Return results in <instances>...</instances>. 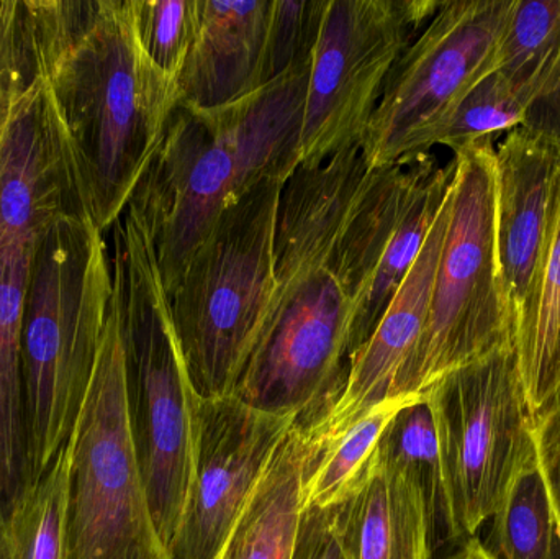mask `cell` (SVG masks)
Wrapping results in <instances>:
<instances>
[{
	"label": "cell",
	"instance_id": "cell-20",
	"mask_svg": "<svg viewBox=\"0 0 560 559\" xmlns=\"http://www.w3.org/2000/svg\"><path fill=\"white\" fill-rule=\"evenodd\" d=\"M515 347L535 417L560 391V193L541 263L516 315Z\"/></svg>",
	"mask_w": 560,
	"mask_h": 559
},
{
	"label": "cell",
	"instance_id": "cell-12",
	"mask_svg": "<svg viewBox=\"0 0 560 559\" xmlns=\"http://www.w3.org/2000/svg\"><path fill=\"white\" fill-rule=\"evenodd\" d=\"M296 422L238 397L200 399L196 462L170 559H217L238 524L280 440Z\"/></svg>",
	"mask_w": 560,
	"mask_h": 559
},
{
	"label": "cell",
	"instance_id": "cell-25",
	"mask_svg": "<svg viewBox=\"0 0 560 559\" xmlns=\"http://www.w3.org/2000/svg\"><path fill=\"white\" fill-rule=\"evenodd\" d=\"M532 107L493 69L480 79L438 131L436 144L456 151L492 140L528 124Z\"/></svg>",
	"mask_w": 560,
	"mask_h": 559
},
{
	"label": "cell",
	"instance_id": "cell-32",
	"mask_svg": "<svg viewBox=\"0 0 560 559\" xmlns=\"http://www.w3.org/2000/svg\"><path fill=\"white\" fill-rule=\"evenodd\" d=\"M443 559H495L490 557L489 551L483 548L482 540L479 537L469 538L460 541L459 547Z\"/></svg>",
	"mask_w": 560,
	"mask_h": 559
},
{
	"label": "cell",
	"instance_id": "cell-22",
	"mask_svg": "<svg viewBox=\"0 0 560 559\" xmlns=\"http://www.w3.org/2000/svg\"><path fill=\"white\" fill-rule=\"evenodd\" d=\"M483 548L495 559H560V528L538 455L513 476Z\"/></svg>",
	"mask_w": 560,
	"mask_h": 559
},
{
	"label": "cell",
	"instance_id": "cell-28",
	"mask_svg": "<svg viewBox=\"0 0 560 559\" xmlns=\"http://www.w3.org/2000/svg\"><path fill=\"white\" fill-rule=\"evenodd\" d=\"M328 0H272L262 85L312 58Z\"/></svg>",
	"mask_w": 560,
	"mask_h": 559
},
{
	"label": "cell",
	"instance_id": "cell-14",
	"mask_svg": "<svg viewBox=\"0 0 560 559\" xmlns=\"http://www.w3.org/2000/svg\"><path fill=\"white\" fill-rule=\"evenodd\" d=\"M451 203L453 183L413 268L382 315L374 334L352 354L338 399L315 426L303 427L316 458L359 420L390 400L395 381L427 325L434 278L450 225Z\"/></svg>",
	"mask_w": 560,
	"mask_h": 559
},
{
	"label": "cell",
	"instance_id": "cell-6",
	"mask_svg": "<svg viewBox=\"0 0 560 559\" xmlns=\"http://www.w3.org/2000/svg\"><path fill=\"white\" fill-rule=\"evenodd\" d=\"M285 179H265L226 207L170 295L184 363L200 399L235 394L276 291Z\"/></svg>",
	"mask_w": 560,
	"mask_h": 559
},
{
	"label": "cell",
	"instance_id": "cell-9",
	"mask_svg": "<svg viewBox=\"0 0 560 559\" xmlns=\"http://www.w3.org/2000/svg\"><path fill=\"white\" fill-rule=\"evenodd\" d=\"M71 442L66 559H170L131 435L115 294Z\"/></svg>",
	"mask_w": 560,
	"mask_h": 559
},
{
	"label": "cell",
	"instance_id": "cell-4",
	"mask_svg": "<svg viewBox=\"0 0 560 559\" xmlns=\"http://www.w3.org/2000/svg\"><path fill=\"white\" fill-rule=\"evenodd\" d=\"M114 295L104 232L89 217L36 243L23 314V399L30 486L71 440Z\"/></svg>",
	"mask_w": 560,
	"mask_h": 559
},
{
	"label": "cell",
	"instance_id": "cell-10",
	"mask_svg": "<svg viewBox=\"0 0 560 559\" xmlns=\"http://www.w3.org/2000/svg\"><path fill=\"white\" fill-rule=\"evenodd\" d=\"M515 0L441 2L401 55L361 141L369 170L430 153L467 92L495 69Z\"/></svg>",
	"mask_w": 560,
	"mask_h": 559
},
{
	"label": "cell",
	"instance_id": "cell-11",
	"mask_svg": "<svg viewBox=\"0 0 560 559\" xmlns=\"http://www.w3.org/2000/svg\"><path fill=\"white\" fill-rule=\"evenodd\" d=\"M440 5L328 0L312 53L299 166H319L361 144L395 65Z\"/></svg>",
	"mask_w": 560,
	"mask_h": 559
},
{
	"label": "cell",
	"instance_id": "cell-2",
	"mask_svg": "<svg viewBox=\"0 0 560 559\" xmlns=\"http://www.w3.org/2000/svg\"><path fill=\"white\" fill-rule=\"evenodd\" d=\"M36 74L55 97L98 230L124 216L179 104L148 58L133 0H26Z\"/></svg>",
	"mask_w": 560,
	"mask_h": 559
},
{
	"label": "cell",
	"instance_id": "cell-13",
	"mask_svg": "<svg viewBox=\"0 0 560 559\" xmlns=\"http://www.w3.org/2000/svg\"><path fill=\"white\" fill-rule=\"evenodd\" d=\"M69 217L91 219L88 197L55 97L35 72L0 108V236L38 242Z\"/></svg>",
	"mask_w": 560,
	"mask_h": 559
},
{
	"label": "cell",
	"instance_id": "cell-1",
	"mask_svg": "<svg viewBox=\"0 0 560 559\" xmlns=\"http://www.w3.org/2000/svg\"><path fill=\"white\" fill-rule=\"evenodd\" d=\"M361 144L316 167L299 166L282 190L276 291L258 345L233 396L315 426L348 377L354 301L342 268V233L368 173Z\"/></svg>",
	"mask_w": 560,
	"mask_h": 559
},
{
	"label": "cell",
	"instance_id": "cell-26",
	"mask_svg": "<svg viewBox=\"0 0 560 559\" xmlns=\"http://www.w3.org/2000/svg\"><path fill=\"white\" fill-rule=\"evenodd\" d=\"M378 455L417 476L427 492L434 524L441 519V463L436 423L427 397L405 404L388 423Z\"/></svg>",
	"mask_w": 560,
	"mask_h": 559
},
{
	"label": "cell",
	"instance_id": "cell-17",
	"mask_svg": "<svg viewBox=\"0 0 560 559\" xmlns=\"http://www.w3.org/2000/svg\"><path fill=\"white\" fill-rule=\"evenodd\" d=\"M336 521L345 559H433L436 524L423 486L381 455Z\"/></svg>",
	"mask_w": 560,
	"mask_h": 559
},
{
	"label": "cell",
	"instance_id": "cell-31",
	"mask_svg": "<svg viewBox=\"0 0 560 559\" xmlns=\"http://www.w3.org/2000/svg\"><path fill=\"white\" fill-rule=\"evenodd\" d=\"M535 442L560 528V391L535 416Z\"/></svg>",
	"mask_w": 560,
	"mask_h": 559
},
{
	"label": "cell",
	"instance_id": "cell-24",
	"mask_svg": "<svg viewBox=\"0 0 560 559\" xmlns=\"http://www.w3.org/2000/svg\"><path fill=\"white\" fill-rule=\"evenodd\" d=\"M410 400L382 404L323 452L303 481L302 509H335L351 498L368 479L388 423Z\"/></svg>",
	"mask_w": 560,
	"mask_h": 559
},
{
	"label": "cell",
	"instance_id": "cell-18",
	"mask_svg": "<svg viewBox=\"0 0 560 559\" xmlns=\"http://www.w3.org/2000/svg\"><path fill=\"white\" fill-rule=\"evenodd\" d=\"M36 243L0 236V522L30 489L23 314Z\"/></svg>",
	"mask_w": 560,
	"mask_h": 559
},
{
	"label": "cell",
	"instance_id": "cell-30",
	"mask_svg": "<svg viewBox=\"0 0 560 559\" xmlns=\"http://www.w3.org/2000/svg\"><path fill=\"white\" fill-rule=\"evenodd\" d=\"M290 559H345L335 509H302Z\"/></svg>",
	"mask_w": 560,
	"mask_h": 559
},
{
	"label": "cell",
	"instance_id": "cell-21",
	"mask_svg": "<svg viewBox=\"0 0 560 559\" xmlns=\"http://www.w3.org/2000/svg\"><path fill=\"white\" fill-rule=\"evenodd\" d=\"M495 71L535 110L560 91V0H515Z\"/></svg>",
	"mask_w": 560,
	"mask_h": 559
},
{
	"label": "cell",
	"instance_id": "cell-23",
	"mask_svg": "<svg viewBox=\"0 0 560 559\" xmlns=\"http://www.w3.org/2000/svg\"><path fill=\"white\" fill-rule=\"evenodd\" d=\"M72 442L51 468L30 486L12 512L0 522V559H66V501Z\"/></svg>",
	"mask_w": 560,
	"mask_h": 559
},
{
	"label": "cell",
	"instance_id": "cell-27",
	"mask_svg": "<svg viewBox=\"0 0 560 559\" xmlns=\"http://www.w3.org/2000/svg\"><path fill=\"white\" fill-rule=\"evenodd\" d=\"M133 12L148 58L177 81L199 32L200 0H133Z\"/></svg>",
	"mask_w": 560,
	"mask_h": 559
},
{
	"label": "cell",
	"instance_id": "cell-33",
	"mask_svg": "<svg viewBox=\"0 0 560 559\" xmlns=\"http://www.w3.org/2000/svg\"><path fill=\"white\" fill-rule=\"evenodd\" d=\"M555 102H556V104H558V115H559L558 125H556V128H555V133L559 135V137H560V91L558 92V95H556Z\"/></svg>",
	"mask_w": 560,
	"mask_h": 559
},
{
	"label": "cell",
	"instance_id": "cell-16",
	"mask_svg": "<svg viewBox=\"0 0 560 559\" xmlns=\"http://www.w3.org/2000/svg\"><path fill=\"white\" fill-rule=\"evenodd\" d=\"M271 9L272 0H200L199 32L177 79L179 102L219 108L262 88Z\"/></svg>",
	"mask_w": 560,
	"mask_h": 559
},
{
	"label": "cell",
	"instance_id": "cell-29",
	"mask_svg": "<svg viewBox=\"0 0 560 559\" xmlns=\"http://www.w3.org/2000/svg\"><path fill=\"white\" fill-rule=\"evenodd\" d=\"M35 75L25 3L0 0V108Z\"/></svg>",
	"mask_w": 560,
	"mask_h": 559
},
{
	"label": "cell",
	"instance_id": "cell-15",
	"mask_svg": "<svg viewBox=\"0 0 560 559\" xmlns=\"http://www.w3.org/2000/svg\"><path fill=\"white\" fill-rule=\"evenodd\" d=\"M559 193V135L533 124L509 131L495 148V217L500 268L515 324L545 253Z\"/></svg>",
	"mask_w": 560,
	"mask_h": 559
},
{
	"label": "cell",
	"instance_id": "cell-7",
	"mask_svg": "<svg viewBox=\"0 0 560 559\" xmlns=\"http://www.w3.org/2000/svg\"><path fill=\"white\" fill-rule=\"evenodd\" d=\"M450 225L420 341L390 400L423 396L451 371L515 341V314L500 268L492 140L454 153Z\"/></svg>",
	"mask_w": 560,
	"mask_h": 559
},
{
	"label": "cell",
	"instance_id": "cell-3",
	"mask_svg": "<svg viewBox=\"0 0 560 559\" xmlns=\"http://www.w3.org/2000/svg\"><path fill=\"white\" fill-rule=\"evenodd\" d=\"M310 68L312 58L223 107L174 108L127 207L150 235L167 295L226 207L295 173Z\"/></svg>",
	"mask_w": 560,
	"mask_h": 559
},
{
	"label": "cell",
	"instance_id": "cell-8",
	"mask_svg": "<svg viewBox=\"0 0 560 559\" xmlns=\"http://www.w3.org/2000/svg\"><path fill=\"white\" fill-rule=\"evenodd\" d=\"M433 410L447 538L479 537L513 476L536 456L515 341L441 377L423 394Z\"/></svg>",
	"mask_w": 560,
	"mask_h": 559
},
{
	"label": "cell",
	"instance_id": "cell-5",
	"mask_svg": "<svg viewBox=\"0 0 560 559\" xmlns=\"http://www.w3.org/2000/svg\"><path fill=\"white\" fill-rule=\"evenodd\" d=\"M112 230L128 417L151 515L167 550L192 481L199 396L187 374L150 235L130 209Z\"/></svg>",
	"mask_w": 560,
	"mask_h": 559
},
{
	"label": "cell",
	"instance_id": "cell-19",
	"mask_svg": "<svg viewBox=\"0 0 560 559\" xmlns=\"http://www.w3.org/2000/svg\"><path fill=\"white\" fill-rule=\"evenodd\" d=\"M315 462L306 430L293 423L217 559H290L302 512L303 481Z\"/></svg>",
	"mask_w": 560,
	"mask_h": 559
}]
</instances>
